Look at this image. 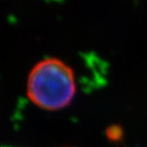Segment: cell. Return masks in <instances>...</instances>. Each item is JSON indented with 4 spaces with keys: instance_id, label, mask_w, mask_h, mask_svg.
I'll list each match as a JSON object with an SVG mask.
<instances>
[{
    "instance_id": "6da1fadb",
    "label": "cell",
    "mask_w": 147,
    "mask_h": 147,
    "mask_svg": "<svg viewBox=\"0 0 147 147\" xmlns=\"http://www.w3.org/2000/svg\"><path fill=\"white\" fill-rule=\"evenodd\" d=\"M76 90L73 69L55 58L38 62L28 79L27 93L29 99L36 106L49 111L68 106Z\"/></svg>"
},
{
    "instance_id": "7a4b0ae2",
    "label": "cell",
    "mask_w": 147,
    "mask_h": 147,
    "mask_svg": "<svg viewBox=\"0 0 147 147\" xmlns=\"http://www.w3.org/2000/svg\"><path fill=\"white\" fill-rule=\"evenodd\" d=\"M106 136L111 142H120L123 138V129L120 125H111L106 129Z\"/></svg>"
}]
</instances>
